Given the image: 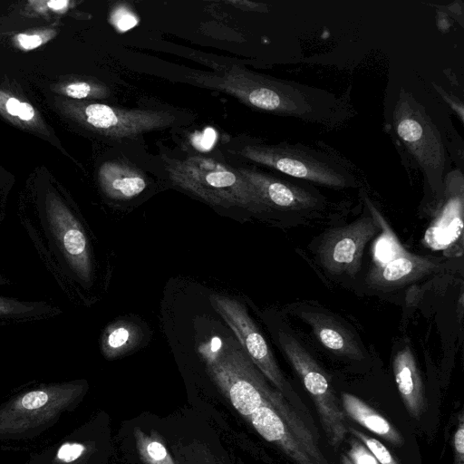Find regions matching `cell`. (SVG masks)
I'll use <instances>...</instances> for the list:
<instances>
[{"label":"cell","instance_id":"obj_29","mask_svg":"<svg viewBox=\"0 0 464 464\" xmlns=\"http://www.w3.org/2000/svg\"><path fill=\"white\" fill-rule=\"evenodd\" d=\"M67 4H68L67 1H51V2H48V6L54 10H59V9L65 7L67 5Z\"/></svg>","mask_w":464,"mask_h":464},{"label":"cell","instance_id":"obj_28","mask_svg":"<svg viewBox=\"0 0 464 464\" xmlns=\"http://www.w3.org/2000/svg\"><path fill=\"white\" fill-rule=\"evenodd\" d=\"M21 102L15 98H9L6 102V111L12 116H17Z\"/></svg>","mask_w":464,"mask_h":464},{"label":"cell","instance_id":"obj_18","mask_svg":"<svg viewBox=\"0 0 464 464\" xmlns=\"http://www.w3.org/2000/svg\"><path fill=\"white\" fill-rule=\"evenodd\" d=\"M140 338V329L128 322L110 325L102 336V349L104 355L113 359L132 349Z\"/></svg>","mask_w":464,"mask_h":464},{"label":"cell","instance_id":"obj_6","mask_svg":"<svg viewBox=\"0 0 464 464\" xmlns=\"http://www.w3.org/2000/svg\"><path fill=\"white\" fill-rule=\"evenodd\" d=\"M173 179L205 200L225 207L238 206L253 212H266L256 190L240 172L206 160L185 163Z\"/></svg>","mask_w":464,"mask_h":464},{"label":"cell","instance_id":"obj_7","mask_svg":"<svg viewBox=\"0 0 464 464\" xmlns=\"http://www.w3.org/2000/svg\"><path fill=\"white\" fill-rule=\"evenodd\" d=\"M213 308L229 325L244 352L267 381L286 399L294 392L284 377L265 337L250 318L245 306L237 300L218 294L209 296Z\"/></svg>","mask_w":464,"mask_h":464},{"label":"cell","instance_id":"obj_23","mask_svg":"<svg viewBox=\"0 0 464 464\" xmlns=\"http://www.w3.org/2000/svg\"><path fill=\"white\" fill-rule=\"evenodd\" d=\"M112 21L116 27L121 31H127L138 24L136 16L125 9H118L112 14Z\"/></svg>","mask_w":464,"mask_h":464},{"label":"cell","instance_id":"obj_8","mask_svg":"<svg viewBox=\"0 0 464 464\" xmlns=\"http://www.w3.org/2000/svg\"><path fill=\"white\" fill-rule=\"evenodd\" d=\"M379 230L377 220L365 216L326 231L316 248L320 264L332 275L353 277L360 270L365 246Z\"/></svg>","mask_w":464,"mask_h":464},{"label":"cell","instance_id":"obj_17","mask_svg":"<svg viewBox=\"0 0 464 464\" xmlns=\"http://www.w3.org/2000/svg\"><path fill=\"white\" fill-rule=\"evenodd\" d=\"M104 191L116 199H129L146 187L143 178L134 170L118 164L107 165L101 172Z\"/></svg>","mask_w":464,"mask_h":464},{"label":"cell","instance_id":"obj_4","mask_svg":"<svg viewBox=\"0 0 464 464\" xmlns=\"http://www.w3.org/2000/svg\"><path fill=\"white\" fill-rule=\"evenodd\" d=\"M203 357L213 382L246 420L273 388L244 350L235 345L204 353Z\"/></svg>","mask_w":464,"mask_h":464},{"label":"cell","instance_id":"obj_27","mask_svg":"<svg viewBox=\"0 0 464 464\" xmlns=\"http://www.w3.org/2000/svg\"><path fill=\"white\" fill-rule=\"evenodd\" d=\"M34 115V108L27 102H21L18 117L23 121H30Z\"/></svg>","mask_w":464,"mask_h":464},{"label":"cell","instance_id":"obj_5","mask_svg":"<svg viewBox=\"0 0 464 464\" xmlns=\"http://www.w3.org/2000/svg\"><path fill=\"white\" fill-rule=\"evenodd\" d=\"M278 343L312 397L329 443L333 447H339L348 432V427L326 373L292 334L278 332Z\"/></svg>","mask_w":464,"mask_h":464},{"label":"cell","instance_id":"obj_22","mask_svg":"<svg viewBox=\"0 0 464 464\" xmlns=\"http://www.w3.org/2000/svg\"><path fill=\"white\" fill-rule=\"evenodd\" d=\"M454 461L453 464H464V419L459 416V422L453 437Z\"/></svg>","mask_w":464,"mask_h":464},{"label":"cell","instance_id":"obj_14","mask_svg":"<svg viewBox=\"0 0 464 464\" xmlns=\"http://www.w3.org/2000/svg\"><path fill=\"white\" fill-rule=\"evenodd\" d=\"M392 369L406 410L411 417L418 419L425 409L424 390L415 357L408 345L396 353Z\"/></svg>","mask_w":464,"mask_h":464},{"label":"cell","instance_id":"obj_21","mask_svg":"<svg viewBox=\"0 0 464 464\" xmlns=\"http://www.w3.org/2000/svg\"><path fill=\"white\" fill-rule=\"evenodd\" d=\"M347 456L353 464H380L368 448L357 439L350 440Z\"/></svg>","mask_w":464,"mask_h":464},{"label":"cell","instance_id":"obj_11","mask_svg":"<svg viewBox=\"0 0 464 464\" xmlns=\"http://www.w3.org/2000/svg\"><path fill=\"white\" fill-rule=\"evenodd\" d=\"M297 314L328 351L348 359L363 358L362 349L355 337L334 316L314 309H300Z\"/></svg>","mask_w":464,"mask_h":464},{"label":"cell","instance_id":"obj_30","mask_svg":"<svg viewBox=\"0 0 464 464\" xmlns=\"http://www.w3.org/2000/svg\"><path fill=\"white\" fill-rule=\"evenodd\" d=\"M341 464H353L351 459H349V457L345 454H343L341 456Z\"/></svg>","mask_w":464,"mask_h":464},{"label":"cell","instance_id":"obj_12","mask_svg":"<svg viewBox=\"0 0 464 464\" xmlns=\"http://www.w3.org/2000/svg\"><path fill=\"white\" fill-rule=\"evenodd\" d=\"M97 453L98 441L82 428L31 454L24 464H94Z\"/></svg>","mask_w":464,"mask_h":464},{"label":"cell","instance_id":"obj_9","mask_svg":"<svg viewBox=\"0 0 464 464\" xmlns=\"http://www.w3.org/2000/svg\"><path fill=\"white\" fill-rule=\"evenodd\" d=\"M241 173L256 190L266 212L276 210L303 218L325 208L326 198L310 183L259 171L242 170Z\"/></svg>","mask_w":464,"mask_h":464},{"label":"cell","instance_id":"obj_3","mask_svg":"<svg viewBox=\"0 0 464 464\" xmlns=\"http://www.w3.org/2000/svg\"><path fill=\"white\" fill-rule=\"evenodd\" d=\"M392 128L413 166L424 175L425 181L437 190L442 188L446 169V152L435 123L410 92L401 90L392 112Z\"/></svg>","mask_w":464,"mask_h":464},{"label":"cell","instance_id":"obj_20","mask_svg":"<svg viewBox=\"0 0 464 464\" xmlns=\"http://www.w3.org/2000/svg\"><path fill=\"white\" fill-rule=\"evenodd\" d=\"M348 431L368 448L380 464H399L389 450L378 440L353 427H348Z\"/></svg>","mask_w":464,"mask_h":464},{"label":"cell","instance_id":"obj_25","mask_svg":"<svg viewBox=\"0 0 464 464\" xmlns=\"http://www.w3.org/2000/svg\"><path fill=\"white\" fill-rule=\"evenodd\" d=\"M17 40L20 44V45L26 50H31L34 48L38 47L43 40L39 35L32 34H18Z\"/></svg>","mask_w":464,"mask_h":464},{"label":"cell","instance_id":"obj_13","mask_svg":"<svg viewBox=\"0 0 464 464\" xmlns=\"http://www.w3.org/2000/svg\"><path fill=\"white\" fill-rule=\"evenodd\" d=\"M56 237L70 263L84 280L91 278L92 264L85 234L74 217L64 208L55 207L52 213Z\"/></svg>","mask_w":464,"mask_h":464},{"label":"cell","instance_id":"obj_1","mask_svg":"<svg viewBox=\"0 0 464 464\" xmlns=\"http://www.w3.org/2000/svg\"><path fill=\"white\" fill-rule=\"evenodd\" d=\"M88 390L85 381L44 384L22 392L0 404V441L40 436L62 415L72 411Z\"/></svg>","mask_w":464,"mask_h":464},{"label":"cell","instance_id":"obj_10","mask_svg":"<svg viewBox=\"0 0 464 464\" xmlns=\"http://www.w3.org/2000/svg\"><path fill=\"white\" fill-rule=\"evenodd\" d=\"M438 267L439 263L434 258L404 251L373 266L367 276V283L381 290L397 288L435 272Z\"/></svg>","mask_w":464,"mask_h":464},{"label":"cell","instance_id":"obj_16","mask_svg":"<svg viewBox=\"0 0 464 464\" xmlns=\"http://www.w3.org/2000/svg\"><path fill=\"white\" fill-rule=\"evenodd\" d=\"M342 403L344 412L362 427L395 446L403 444L402 436L389 420L358 397L343 393Z\"/></svg>","mask_w":464,"mask_h":464},{"label":"cell","instance_id":"obj_2","mask_svg":"<svg viewBox=\"0 0 464 464\" xmlns=\"http://www.w3.org/2000/svg\"><path fill=\"white\" fill-rule=\"evenodd\" d=\"M246 155L252 160L298 180L333 189L357 187L348 164L333 153L300 143L254 145Z\"/></svg>","mask_w":464,"mask_h":464},{"label":"cell","instance_id":"obj_26","mask_svg":"<svg viewBox=\"0 0 464 464\" xmlns=\"http://www.w3.org/2000/svg\"><path fill=\"white\" fill-rule=\"evenodd\" d=\"M21 304L0 298V314H14L22 312Z\"/></svg>","mask_w":464,"mask_h":464},{"label":"cell","instance_id":"obj_15","mask_svg":"<svg viewBox=\"0 0 464 464\" xmlns=\"http://www.w3.org/2000/svg\"><path fill=\"white\" fill-rule=\"evenodd\" d=\"M87 122L92 126L107 130H115L116 134L135 132L157 122L156 118L141 112L115 110L108 105L93 103L85 108Z\"/></svg>","mask_w":464,"mask_h":464},{"label":"cell","instance_id":"obj_19","mask_svg":"<svg viewBox=\"0 0 464 464\" xmlns=\"http://www.w3.org/2000/svg\"><path fill=\"white\" fill-rule=\"evenodd\" d=\"M133 435L138 454L144 464H176L157 432L148 434L136 428Z\"/></svg>","mask_w":464,"mask_h":464},{"label":"cell","instance_id":"obj_24","mask_svg":"<svg viewBox=\"0 0 464 464\" xmlns=\"http://www.w3.org/2000/svg\"><path fill=\"white\" fill-rule=\"evenodd\" d=\"M91 92V86L87 82H79L69 84L65 88V93L72 98L82 99Z\"/></svg>","mask_w":464,"mask_h":464}]
</instances>
